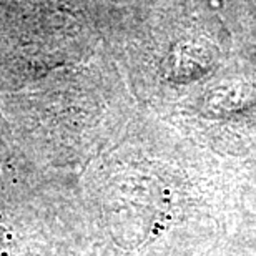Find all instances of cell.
I'll use <instances>...</instances> for the list:
<instances>
[{
    "label": "cell",
    "instance_id": "6da1fadb",
    "mask_svg": "<svg viewBox=\"0 0 256 256\" xmlns=\"http://www.w3.org/2000/svg\"><path fill=\"white\" fill-rule=\"evenodd\" d=\"M0 256H40L20 233L17 224L0 216Z\"/></svg>",
    "mask_w": 256,
    "mask_h": 256
}]
</instances>
